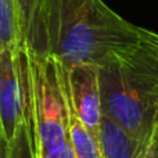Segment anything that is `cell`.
<instances>
[{
  "label": "cell",
  "instance_id": "7",
  "mask_svg": "<svg viewBox=\"0 0 158 158\" xmlns=\"http://www.w3.org/2000/svg\"><path fill=\"white\" fill-rule=\"evenodd\" d=\"M98 143L103 158H143L147 144L135 140L115 122L103 115Z\"/></svg>",
  "mask_w": 158,
  "mask_h": 158
},
{
  "label": "cell",
  "instance_id": "3",
  "mask_svg": "<svg viewBox=\"0 0 158 158\" xmlns=\"http://www.w3.org/2000/svg\"><path fill=\"white\" fill-rule=\"evenodd\" d=\"M27 50L29 72V108L27 121L31 126L36 158L56 157L71 150L68 114L63 86L54 58Z\"/></svg>",
  "mask_w": 158,
  "mask_h": 158
},
{
  "label": "cell",
  "instance_id": "13",
  "mask_svg": "<svg viewBox=\"0 0 158 158\" xmlns=\"http://www.w3.org/2000/svg\"><path fill=\"white\" fill-rule=\"evenodd\" d=\"M0 158H8V148L7 144L0 139Z\"/></svg>",
  "mask_w": 158,
  "mask_h": 158
},
{
  "label": "cell",
  "instance_id": "10",
  "mask_svg": "<svg viewBox=\"0 0 158 158\" xmlns=\"http://www.w3.org/2000/svg\"><path fill=\"white\" fill-rule=\"evenodd\" d=\"M7 148L8 158H36L33 137L27 119H25L24 125L21 126V129L18 131L15 139L7 146Z\"/></svg>",
  "mask_w": 158,
  "mask_h": 158
},
{
  "label": "cell",
  "instance_id": "4",
  "mask_svg": "<svg viewBox=\"0 0 158 158\" xmlns=\"http://www.w3.org/2000/svg\"><path fill=\"white\" fill-rule=\"evenodd\" d=\"M29 72L25 47L0 50V139L10 144L25 123Z\"/></svg>",
  "mask_w": 158,
  "mask_h": 158
},
{
  "label": "cell",
  "instance_id": "1",
  "mask_svg": "<svg viewBox=\"0 0 158 158\" xmlns=\"http://www.w3.org/2000/svg\"><path fill=\"white\" fill-rule=\"evenodd\" d=\"M44 25L47 54L64 68L98 67L111 54L142 40V28L103 0H46Z\"/></svg>",
  "mask_w": 158,
  "mask_h": 158
},
{
  "label": "cell",
  "instance_id": "9",
  "mask_svg": "<svg viewBox=\"0 0 158 158\" xmlns=\"http://www.w3.org/2000/svg\"><path fill=\"white\" fill-rule=\"evenodd\" d=\"M22 46V36L18 25L14 0H0V50H18Z\"/></svg>",
  "mask_w": 158,
  "mask_h": 158
},
{
  "label": "cell",
  "instance_id": "11",
  "mask_svg": "<svg viewBox=\"0 0 158 158\" xmlns=\"http://www.w3.org/2000/svg\"><path fill=\"white\" fill-rule=\"evenodd\" d=\"M143 158H158V137L153 139L147 144L143 154Z\"/></svg>",
  "mask_w": 158,
  "mask_h": 158
},
{
  "label": "cell",
  "instance_id": "12",
  "mask_svg": "<svg viewBox=\"0 0 158 158\" xmlns=\"http://www.w3.org/2000/svg\"><path fill=\"white\" fill-rule=\"evenodd\" d=\"M142 33H143V38H144L146 40L156 49V52L158 54V33L153 32V31L146 29V28H142Z\"/></svg>",
  "mask_w": 158,
  "mask_h": 158
},
{
  "label": "cell",
  "instance_id": "6",
  "mask_svg": "<svg viewBox=\"0 0 158 158\" xmlns=\"http://www.w3.org/2000/svg\"><path fill=\"white\" fill-rule=\"evenodd\" d=\"M22 46L32 53L47 56L44 10L46 0H14Z\"/></svg>",
  "mask_w": 158,
  "mask_h": 158
},
{
  "label": "cell",
  "instance_id": "5",
  "mask_svg": "<svg viewBox=\"0 0 158 158\" xmlns=\"http://www.w3.org/2000/svg\"><path fill=\"white\" fill-rule=\"evenodd\" d=\"M56 64L64 94L75 117L93 136L98 137L103 110L97 65L78 64L71 68H64L58 61Z\"/></svg>",
  "mask_w": 158,
  "mask_h": 158
},
{
  "label": "cell",
  "instance_id": "2",
  "mask_svg": "<svg viewBox=\"0 0 158 158\" xmlns=\"http://www.w3.org/2000/svg\"><path fill=\"white\" fill-rule=\"evenodd\" d=\"M97 68L104 117L143 144L158 137V54L143 33Z\"/></svg>",
  "mask_w": 158,
  "mask_h": 158
},
{
  "label": "cell",
  "instance_id": "8",
  "mask_svg": "<svg viewBox=\"0 0 158 158\" xmlns=\"http://www.w3.org/2000/svg\"><path fill=\"white\" fill-rule=\"evenodd\" d=\"M63 92H64V89H63ZM64 97H65V94H64ZM65 104H67V114H68L69 142H71V148H72L74 158H103L101 147H100V143H98V137L93 136L82 125L81 121L75 117L74 111L71 110L67 98H65Z\"/></svg>",
  "mask_w": 158,
  "mask_h": 158
}]
</instances>
